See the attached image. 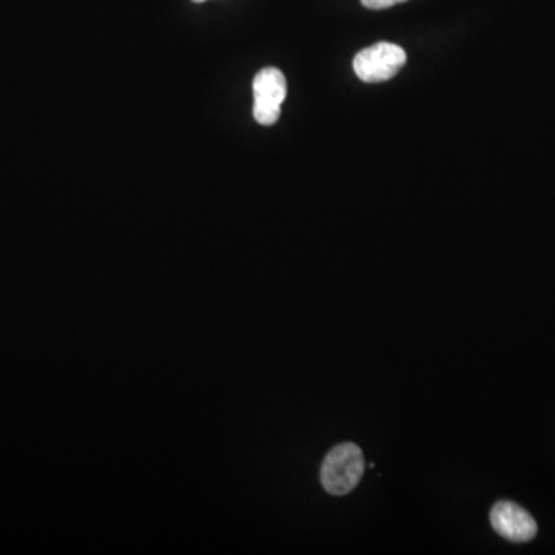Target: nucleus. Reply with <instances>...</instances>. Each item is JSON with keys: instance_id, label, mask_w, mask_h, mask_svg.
<instances>
[{"instance_id": "obj_1", "label": "nucleus", "mask_w": 555, "mask_h": 555, "mask_svg": "<svg viewBox=\"0 0 555 555\" xmlns=\"http://www.w3.org/2000/svg\"><path fill=\"white\" fill-rule=\"evenodd\" d=\"M364 474V457L354 443L338 444L330 449L321 466V483L332 495L354 491Z\"/></svg>"}, {"instance_id": "obj_2", "label": "nucleus", "mask_w": 555, "mask_h": 555, "mask_svg": "<svg viewBox=\"0 0 555 555\" xmlns=\"http://www.w3.org/2000/svg\"><path fill=\"white\" fill-rule=\"evenodd\" d=\"M406 61L407 54L403 48L389 42H378L355 56L354 70L361 81L378 84L394 78Z\"/></svg>"}, {"instance_id": "obj_3", "label": "nucleus", "mask_w": 555, "mask_h": 555, "mask_svg": "<svg viewBox=\"0 0 555 555\" xmlns=\"http://www.w3.org/2000/svg\"><path fill=\"white\" fill-rule=\"evenodd\" d=\"M253 118L258 124H276L281 116V105L286 101L287 82L283 71L275 67L263 68L253 79Z\"/></svg>"}, {"instance_id": "obj_4", "label": "nucleus", "mask_w": 555, "mask_h": 555, "mask_svg": "<svg viewBox=\"0 0 555 555\" xmlns=\"http://www.w3.org/2000/svg\"><path fill=\"white\" fill-rule=\"evenodd\" d=\"M491 525L503 539L515 543L531 542L539 531L532 515L512 502L495 503L491 511Z\"/></svg>"}, {"instance_id": "obj_5", "label": "nucleus", "mask_w": 555, "mask_h": 555, "mask_svg": "<svg viewBox=\"0 0 555 555\" xmlns=\"http://www.w3.org/2000/svg\"><path fill=\"white\" fill-rule=\"evenodd\" d=\"M407 0H361V4L369 10H386L397 4H403Z\"/></svg>"}, {"instance_id": "obj_6", "label": "nucleus", "mask_w": 555, "mask_h": 555, "mask_svg": "<svg viewBox=\"0 0 555 555\" xmlns=\"http://www.w3.org/2000/svg\"><path fill=\"white\" fill-rule=\"evenodd\" d=\"M195 4H202V2H207V0H192Z\"/></svg>"}]
</instances>
